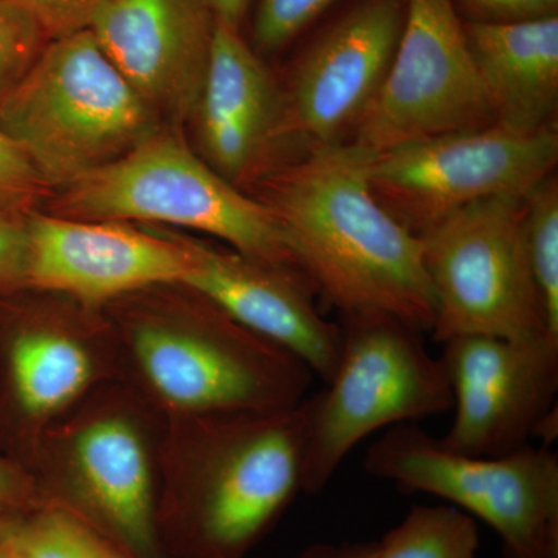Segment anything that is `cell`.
Returning <instances> with one entry per match:
<instances>
[{
  "mask_svg": "<svg viewBox=\"0 0 558 558\" xmlns=\"http://www.w3.org/2000/svg\"><path fill=\"white\" fill-rule=\"evenodd\" d=\"M368 150L340 142L282 168L260 201L277 218L300 274L341 317H391L427 332L436 300L421 236L377 201Z\"/></svg>",
  "mask_w": 558,
  "mask_h": 558,
  "instance_id": "obj_1",
  "label": "cell"
},
{
  "mask_svg": "<svg viewBox=\"0 0 558 558\" xmlns=\"http://www.w3.org/2000/svg\"><path fill=\"white\" fill-rule=\"evenodd\" d=\"M306 403L168 421L157 527L167 558H247L303 494Z\"/></svg>",
  "mask_w": 558,
  "mask_h": 558,
  "instance_id": "obj_2",
  "label": "cell"
},
{
  "mask_svg": "<svg viewBox=\"0 0 558 558\" xmlns=\"http://www.w3.org/2000/svg\"><path fill=\"white\" fill-rule=\"evenodd\" d=\"M101 310L119 343L121 379L168 421L306 399V363L185 286L138 290Z\"/></svg>",
  "mask_w": 558,
  "mask_h": 558,
  "instance_id": "obj_3",
  "label": "cell"
},
{
  "mask_svg": "<svg viewBox=\"0 0 558 558\" xmlns=\"http://www.w3.org/2000/svg\"><path fill=\"white\" fill-rule=\"evenodd\" d=\"M168 418L123 379L106 381L40 436L28 470L44 499L130 558H167L157 512Z\"/></svg>",
  "mask_w": 558,
  "mask_h": 558,
  "instance_id": "obj_4",
  "label": "cell"
},
{
  "mask_svg": "<svg viewBox=\"0 0 558 558\" xmlns=\"http://www.w3.org/2000/svg\"><path fill=\"white\" fill-rule=\"evenodd\" d=\"M156 113L83 28L53 38L0 100V131L65 189L156 134Z\"/></svg>",
  "mask_w": 558,
  "mask_h": 558,
  "instance_id": "obj_5",
  "label": "cell"
},
{
  "mask_svg": "<svg viewBox=\"0 0 558 558\" xmlns=\"http://www.w3.org/2000/svg\"><path fill=\"white\" fill-rule=\"evenodd\" d=\"M53 215L183 227L300 274L270 208L242 194L171 135L156 132L119 160L70 183Z\"/></svg>",
  "mask_w": 558,
  "mask_h": 558,
  "instance_id": "obj_6",
  "label": "cell"
},
{
  "mask_svg": "<svg viewBox=\"0 0 558 558\" xmlns=\"http://www.w3.org/2000/svg\"><path fill=\"white\" fill-rule=\"evenodd\" d=\"M339 363L325 389L304 399L303 494L325 490L352 449L380 428L446 413L453 396L442 360L422 330L391 317H343Z\"/></svg>",
  "mask_w": 558,
  "mask_h": 558,
  "instance_id": "obj_7",
  "label": "cell"
},
{
  "mask_svg": "<svg viewBox=\"0 0 558 558\" xmlns=\"http://www.w3.org/2000/svg\"><path fill=\"white\" fill-rule=\"evenodd\" d=\"M113 379L121 359L105 311L40 290L0 292V453L28 469L46 429Z\"/></svg>",
  "mask_w": 558,
  "mask_h": 558,
  "instance_id": "obj_8",
  "label": "cell"
},
{
  "mask_svg": "<svg viewBox=\"0 0 558 558\" xmlns=\"http://www.w3.org/2000/svg\"><path fill=\"white\" fill-rule=\"evenodd\" d=\"M363 465L374 478L447 499L484 521L505 558H558V454L549 446L468 457L407 422L387 428Z\"/></svg>",
  "mask_w": 558,
  "mask_h": 558,
  "instance_id": "obj_9",
  "label": "cell"
},
{
  "mask_svg": "<svg viewBox=\"0 0 558 558\" xmlns=\"http://www.w3.org/2000/svg\"><path fill=\"white\" fill-rule=\"evenodd\" d=\"M524 197L473 202L418 234L436 300L429 332L438 343L549 333L524 241Z\"/></svg>",
  "mask_w": 558,
  "mask_h": 558,
  "instance_id": "obj_10",
  "label": "cell"
},
{
  "mask_svg": "<svg viewBox=\"0 0 558 558\" xmlns=\"http://www.w3.org/2000/svg\"><path fill=\"white\" fill-rule=\"evenodd\" d=\"M557 160L556 126L519 134L494 123L368 153L366 178L389 215L422 234L473 202L527 196Z\"/></svg>",
  "mask_w": 558,
  "mask_h": 558,
  "instance_id": "obj_11",
  "label": "cell"
},
{
  "mask_svg": "<svg viewBox=\"0 0 558 558\" xmlns=\"http://www.w3.org/2000/svg\"><path fill=\"white\" fill-rule=\"evenodd\" d=\"M494 123L453 0H405L398 49L352 143L380 153Z\"/></svg>",
  "mask_w": 558,
  "mask_h": 558,
  "instance_id": "obj_12",
  "label": "cell"
},
{
  "mask_svg": "<svg viewBox=\"0 0 558 558\" xmlns=\"http://www.w3.org/2000/svg\"><path fill=\"white\" fill-rule=\"evenodd\" d=\"M442 360L453 422L440 444L468 457H505L532 438L557 436L558 337L465 336L446 341Z\"/></svg>",
  "mask_w": 558,
  "mask_h": 558,
  "instance_id": "obj_13",
  "label": "cell"
},
{
  "mask_svg": "<svg viewBox=\"0 0 558 558\" xmlns=\"http://www.w3.org/2000/svg\"><path fill=\"white\" fill-rule=\"evenodd\" d=\"M24 289L90 307L156 286L180 284L193 264L189 238H161L123 222L27 216Z\"/></svg>",
  "mask_w": 558,
  "mask_h": 558,
  "instance_id": "obj_14",
  "label": "cell"
},
{
  "mask_svg": "<svg viewBox=\"0 0 558 558\" xmlns=\"http://www.w3.org/2000/svg\"><path fill=\"white\" fill-rule=\"evenodd\" d=\"M403 20L405 0H363L319 36L282 90V137L307 149L344 142L387 75Z\"/></svg>",
  "mask_w": 558,
  "mask_h": 558,
  "instance_id": "obj_15",
  "label": "cell"
},
{
  "mask_svg": "<svg viewBox=\"0 0 558 558\" xmlns=\"http://www.w3.org/2000/svg\"><path fill=\"white\" fill-rule=\"evenodd\" d=\"M207 0H100L87 28L154 110L194 113L211 47Z\"/></svg>",
  "mask_w": 558,
  "mask_h": 558,
  "instance_id": "obj_16",
  "label": "cell"
},
{
  "mask_svg": "<svg viewBox=\"0 0 558 558\" xmlns=\"http://www.w3.org/2000/svg\"><path fill=\"white\" fill-rule=\"evenodd\" d=\"M190 244L193 264L180 284L288 349L325 384L332 377L340 357V325L319 314L314 289L303 275L233 248L209 247L194 240Z\"/></svg>",
  "mask_w": 558,
  "mask_h": 558,
  "instance_id": "obj_17",
  "label": "cell"
},
{
  "mask_svg": "<svg viewBox=\"0 0 558 558\" xmlns=\"http://www.w3.org/2000/svg\"><path fill=\"white\" fill-rule=\"evenodd\" d=\"M194 113L204 160L233 185L258 170L282 138L284 94L240 28L215 21Z\"/></svg>",
  "mask_w": 558,
  "mask_h": 558,
  "instance_id": "obj_18",
  "label": "cell"
},
{
  "mask_svg": "<svg viewBox=\"0 0 558 558\" xmlns=\"http://www.w3.org/2000/svg\"><path fill=\"white\" fill-rule=\"evenodd\" d=\"M495 124L519 134L554 126L558 102V17L465 24Z\"/></svg>",
  "mask_w": 558,
  "mask_h": 558,
  "instance_id": "obj_19",
  "label": "cell"
},
{
  "mask_svg": "<svg viewBox=\"0 0 558 558\" xmlns=\"http://www.w3.org/2000/svg\"><path fill=\"white\" fill-rule=\"evenodd\" d=\"M376 558H478L476 520L453 505H417L374 542Z\"/></svg>",
  "mask_w": 558,
  "mask_h": 558,
  "instance_id": "obj_20",
  "label": "cell"
},
{
  "mask_svg": "<svg viewBox=\"0 0 558 558\" xmlns=\"http://www.w3.org/2000/svg\"><path fill=\"white\" fill-rule=\"evenodd\" d=\"M524 241L546 325L558 337V185L553 175L524 197Z\"/></svg>",
  "mask_w": 558,
  "mask_h": 558,
  "instance_id": "obj_21",
  "label": "cell"
},
{
  "mask_svg": "<svg viewBox=\"0 0 558 558\" xmlns=\"http://www.w3.org/2000/svg\"><path fill=\"white\" fill-rule=\"evenodd\" d=\"M13 532L32 558H130L57 506L13 519Z\"/></svg>",
  "mask_w": 558,
  "mask_h": 558,
  "instance_id": "obj_22",
  "label": "cell"
},
{
  "mask_svg": "<svg viewBox=\"0 0 558 558\" xmlns=\"http://www.w3.org/2000/svg\"><path fill=\"white\" fill-rule=\"evenodd\" d=\"M46 35L32 13L13 0H0V100L38 60Z\"/></svg>",
  "mask_w": 558,
  "mask_h": 558,
  "instance_id": "obj_23",
  "label": "cell"
},
{
  "mask_svg": "<svg viewBox=\"0 0 558 558\" xmlns=\"http://www.w3.org/2000/svg\"><path fill=\"white\" fill-rule=\"evenodd\" d=\"M337 0H260L255 40L260 50L284 47Z\"/></svg>",
  "mask_w": 558,
  "mask_h": 558,
  "instance_id": "obj_24",
  "label": "cell"
},
{
  "mask_svg": "<svg viewBox=\"0 0 558 558\" xmlns=\"http://www.w3.org/2000/svg\"><path fill=\"white\" fill-rule=\"evenodd\" d=\"M46 185L20 146L0 131V213L20 211Z\"/></svg>",
  "mask_w": 558,
  "mask_h": 558,
  "instance_id": "obj_25",
  "label": "cell"
},
{
  "mask_svg": "<svg viewBox=\"0 0 558 558\" xmlns=\"http://www.w3.org/2000/svg\"><path fill=\"white\" fill-rule=\"evenodd\" d=\"M28 256L27 216L0 213V292L24 289Z\"/></svg>",
  "mask_w": 558,
  "mask_h": 558,
  "instance_id": "obj_26",
  "label": "cell"
},
{
  "mask_svg": "<svg viewBox=\"0 0 558 558\" xmlns=\"http://www.w3.org/2000/svg\"><path fill=\"white\" fill-rule=\"evenodd\" d=\"M46 502L35 476L21 462L0 453V519H16Z\"/></svg>",
  "mask_w": 558,
  "mask_h": 558,
  "instance_id": "obj_27",
  "label": "cell"
},
{
  "mask_svg": "<svg viewBox=\"0 0 558 558\" xmlns=\"http://www.w3.org/2000/svg\"><path fill=\"white\" fill-rule=\"evenodd\" d=\"M32 13L47 35L58 38L83 31L100 0H13Z\"/></svg>",
  "mask_w": 558,
  "mask_h": 558,
  "instance_id": "obj_28",
  "label": "cell"
},
{
  "mask_svg": "<svg viewBox=\"0 0 558 558\" xmlns=\"http://www.w3.org/2000/svg\"><path fill=\"white\" fill-rule=\"evenodd\" d=\"M490 21H521L557 14L558 0H468Z\"/></svg>",
  "mask_w": 558,
  "mask_h": 558,
  "instance_id": "obj_29",
  "label": "cell"
},
{
  "mask_svg": "<svg viewBox=\"0 0 558 558\" xmlns=\"http://www.w3.org/2000/svg\"><path fill=\"white\" fill-rule=\"evenodd\" d=\"M295 558H376L374 542L317 543Z\"/></svg>",
  "mask_w": 558,
  "mask_h": 558,
  "instance_id": "obj_30",
  "label": "cell"
},
{
  "mask_svg": "<svg viewBox=\"0 0 558 558\" xmlns=\"http://www.w3.org/2000/svg\"><path fill=\"white\" fill-rule=\"evenodd\" d=\"M207 2L216 21L240 28L242 17L247 13L252 0H207Z\"/></svg>",
  "mask_w": 558,
  "mask_h": 558,
  "instance_id": "obj_31",
  "label": "cell"
},
{
  "mask_svg": "<svg viewBox=\"0 0 558 558\" xmlns=\"http://www.w3.org/2000/svg\"><path fill=\"white\" fill-rule=\"evenodd\" d=\"M0 558H32L13 532V519H5L0 529Z\"/></svg>",
  "mask_w": 558,
  "mask_h": 558,
  "instance_id": "obj_32",
  "label": "cell"
},
{
  "mask_svg": "<svg viewBox=\"0 0 558 558\" xmlns=\"http://www.w3.org/2000/svg\"><path fill=\"white\" fill-rule=\"evenodd\" d=\"M3 521H5V519H0V529L3 526Z\"/></svg>",
  "mask_w": 558,
  "mask_h": 558,
  "instance_id": "obj_33",
  "label": "cell"
}]
</instances>
